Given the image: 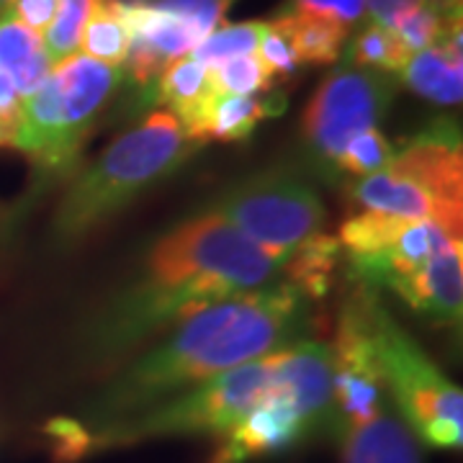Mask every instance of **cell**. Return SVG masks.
I'll return each mask as SVG.
<instances>
[{
    "label": "cell",
    "mask_w": 463,
    "mask_h": 463,
    "mask_svg": "<svg viewBox=\"0 0 463 463\" xmlns=\"http://www.w3.org/2000/svg\"><path fill=\"white\" fill-rule=\"evenodd\" d=\"M350 212L430 219L463 230L461 129L440 118L399 149L389 167L347 185Z\"/></svg>",
    "instance_id": "obj_4"
},
{
    "label": "cell",
    "mask_w": 463,
    "mask_h": 463,
    "mask_svg": "<svg viewBox=\"0 0 463 463\" xmlns=\"http://www.w3.org/2000/svg\"><path fill=\"white\" fill-rule=\"evenodd\" d=\"M24 121V99L0 72V149H16Z\"/></svg>",
    "instance_id": "obj_31"
},
{
    "label": "cell",
    "mask_w": 463,
    "mask_h": 463,
    "mask_svg": "<svg viewBox=\"0 0 463 463\" xmlns=\"http://www.w3.org/2000/svg\"><path fill=\"white\" fill-rule=\"evenodd\" d=\"M268 252L288 258L325 232L327 209L317 188L294 165L265 167L224 188L203 206Z\"/></svg>",
    "instance_id": "obj_7"
},
{
    "label": "cell",
    "mask_w": 463,
    "mask_h": 463,
    "mask_svg": "<svg viewBox=\"0 0 463 463\" xmlns=\"http://www.w3.org/2000/svg\"><path fill=\"white\" fill-rule=\"evenodd\" d=\"M283 263L224 219L201 212L149 248L137 281L88 325L85 353L99 364L118 361L212 304L279 286Z\"/></svg>",
    "instance_id": "obj_1"
},
{
    "label": "cell",
    "mask_w": 463,
    "mask_h": 463,
    "mask_svg": "<svg viewBox=\"0 0 463 463\" xmlns=\"http://www.w3.org/2000/svg\"><path fill=\"white\" fill-rule=\"evenodd\" d=\"M270 21L288 39L298 65L309 67L335 65L345 50L347 33H350L345 26L335 24L330 18L309 16V14L279 11Z\"/></svg>",
    "instance_id": "obj_18"
},
{
    "label": "cell",
    "mask_w": 463,
    "mask_h": 463,
    "mask_svg": "<svg viewBox=\"0 0 463 463\" xmlns=\"http://www.w3.org/2000/svg\"><path fill=\"white\" fill-rule=\"evenodd\" d=\"M276 364L279 350L248 364L234 365L175 397L152 404L149 410L100 428H85L78 420L85 430V456L178 435L224 438L260 399L273 392Z\"/></svg>",
    "instance_id": "obj_5"
},
{
    "label": "cell",
    "mask_w": 463,
    "mask_h": 463,
    "mask_svg": "<svg viewBox=\"0 0 463 463\" xmlns=\"http://www.w3.org/2000/svg\"><path fill=\"white\" fill-rule=\"evenodd\" d=\"M397 90L394 75L353 65H340L317 85L301 116V142L325 181H337L340 155L358 134L379 127Z\"/></svg>",
    "instance_id": "obj_8"
},
{
    "label": "cell",
    "mask_w": 463,
    "mask_h": 463,
    "mask_svg": "<svg viewBox=\"0 0 463 463\" xmlns=\"http://www.w3.org/2000/svg\"><path fill=\"white\" fill-rule=\"evenodd\" d=\"M258 57L268 67L273 83H281V80L294 78L298 72V67H301L297 54L291 50V44H288V39L273 26V21H265V32L260 36V44H258Z\"/></svg>",
    "instance_id": "obj_29"
},
{
    "label": "cell",
    "mask_w": 463,
    "mask_h": 463,
    "mask_svg": "<svg viewBox=\"0 0 463 463\" xmlns=\"http://www.w3.org/2000/svg\"><path fill=\"white\" fill-rule=\"evenodd\" d=\"M345 65L361 67V70H373V72H386V75H399L404 65L410 62V52L402 47L397 33L389 26L381 24H365L361 32L350 39L345 52Z\"/></svg>",
    "instance_id": "obj_22"
},
{
    "label": "cell",
    "mask_w": 463,
    "mask_h": 463,
    "mask_svg": "<svg viewBox=\"0 0 463 463\" xmlns=\"http://www.w3.org/2000/svg\"><path fill=\"white\" fill-rule=\"evenodd\" d=\"M343 250L337 237L319 232L304 245H298L283 263V281L297 288L309 304L330 294L335 270L340 265Z\"/></svg>",
    "instance_id": "obj_19"
},
{
    "label": "cell",
    "mask_w": 463,
    "mask_h": 463,
    "mask_svg": "<svg viewBox=\"0 0 463 463\" xmlns=\"http://www.w3.org/2000/svg\"><path fill=\"white\" fill-rule=\"evenodd\" d=\"M80 54L103 62L109 67H124L127 52H129V29L124 18L116 14L111 0H99L90 21L85 24V32L80 36Z\"/></svg>",
    "instance_id": "obj_21"
},
{
    "label": "cell",
    "mask_w": 463,
    "mask_h": 463,
    "mask_svg": "<svg viewBox=\"0 0 463 463\" xmlns=\"http://www.w3.org/2000/svg\"><path fill=\"white\" fill-rule=\"evenodd\" d=\"M281 11L330 18L350 32L353 26H358L364 21L365 0H286Z\"/></svg>",
    "instance_id": "obj_30"
},
{
    "label": "cell",
    "mask_w": 463,
    "mask_h": 463,
    "mask_svg": "<svg viewBox=\"0 0 463 463\" xmlns=\"http://www.w3.org/2000/svg\"><path fill=\"white\" fill-rule=\"evenodd\" d=\"M54 11H57V0H14L3 14L16 18L18 24H24L33 33L44 36L54 18Z\"/></svg>",
    "instance_id": "obj_32"
},
{
    "label": "cell",
    "mask_w": 463,
    "mask_h": 463,
    "mask_svg": "<svg viewBox=\"0 0 463 463\" xmlns=\"http://www.w3.org/2000/svg\"><path fill=\"white\" fill-rule=\"evenodd\" d=\"M463 32L461 21L450 24L443 39L417 52L399 72L397 80L407 85L420 99H428L438 106H458L463 99Z\"/></svg>",
    "instance_id": "obj_15"
},
{
    "label": "cell",
    "mask_w": 463,
    "mask_h": 463,
    "mask_svg": "<svg viewBox=\"0 0 463 463\" xmlns=\"http://www.w3.org/2000/svg\"><path fill=\"white\" fill-rule=\"evenodd\" d=\"M373 297H376L373 288L355 283V291L340 307L335 340L330 345L332 389H335V407L343 430L364 425L383 407H389V394L371 335Z\"/></svg>",
    "instance_id": "obj_9"
},
{
    "label": "cell",
    "mask_w": 463,
    "mask_h": 463,
    "mask_svg": "<svg viewBox=\"0 0 463 463\" xmlns=\"http://www.w3.org/2000/svg\"><path fill=\"white\" fill-rule=\"evenodd\" d=\"M147 96L178 118L188 139L206 145V116L219 96L209 67L196 62L191 54L181 57L160 72Z\"/></svg>",
    "instance_id": "obj_14"
},
{
    "label": "cell",
    "mask_w": 463,
    "mask_h": 463,
    "mask_svg": "<svg viewBox=\"0 0 463 463\" xmlns=\"http://www.w3.org/2000/svg\"><path fill=\"white\" fill-rule=\"evenodd\" d=\"M420 5H425V0H365V14L373 24L392 26L394 21L412 14Z\"/></svg>",
    "instance_id": "obj_33"
},
{
    "label": "cell",
    "mask_w": 463,
    "mask_h": 463,
    "mask_svg": "<svg viewBox=\"0 0 463 463\" xmlns=\"http://www.w3.org/2000/svg\"><path fill=\"white\" fill-rule=\"evenodd\" d=\"M199 147L167 109L145 116L67 185L52 219L54 242L67 248L90 237L145 191L175 175Z\"/></svg>",
    "instance_id": "obj_3"
},
{
    "label": "cell",
    "mask_w": 463,
    "mask_h": 463,
    "mask_svg": "<svg viewBox=\"0 0 463 463\" xmlns=\"http://www.w3.org/2000/svg\"><path fill=\"white\" fill-rule=\"evenodd\" d=\"M309 301L286 281L224 298L185 317L163 343L124 365L85 407L80 422L100 428L149 410L216 373L309 337Z\"/></svg>",
    "instance_id": "obj_2"
},
{
    "label": "cell",
    "mask_w": 463,
    "mask_h": 463,
    "mask_svg": "<svg viewBox=\"0 0 463 463\" xmlns=\"http://www.w3.org/2000/svg\"><path fill=\"white\" fill-rule=\"evenodd\" d=\"M265 32V21H240V24H222L214 32L206 33L191 52V57L206 67H216L232 57L255 54L260 36Z\"/></svg>",
    "instance_id": "obj_23"
},
{
    "label": "cell",
    "mask_w": 463,
    "mask_h": 463,
    "mask_svg": "<svg viewBox=\"0 0 463 463\" xmlns=\"http://www.w3.org/2000/svg\"><path fill=\"white\" fill-rule=\"evenodd\" d=\"M450 21L453 18H443L438 11H432L430 5L425 3L420 8H414L412 14H407V16L394 21L389 29L397 33V39L402 42L404 50L410 52V54H417V52L428 50V47H435L440 42V36L446 33Z\"/></svg>",
    "instance_id": "obj_27"
},
{
    "label": "cell",
    "mask_w": 463,
    "mask_h": 463,
    "mask_svg": "<svg viewBox=\"0 0 463 463\" xmlns=\"http://www.w3.org/2000/svg\"><path fill=\"white\" fill-rule=\"evenodd\" d=\"M96 5L99 0H57V11L50 29L42 36L52 62H62L67 57L78 54L85 24L90 21Z\"/></svg>",
    "instance_id": "obj_24"
},
{
    "label": "cell",
    "mask_w": 463,
    "mask_h": 463,
    "mask_svg": "<svg viewBox=\"0 0 463 463\" xmlns=\"http://www.w3.org/2000/svg\"><path fill=\"white\" fill-rule=\"evenodd\" d=\"M337 438L343 463H422L412 430L389 407L364 425L345 428Z\"/></svg>",
    "instance_id": "obj_16"
},
{
    "label": "cell",
    "mask_w": 463,
    "mask_h": 463,
    "mask_svg": "<svg viewBox=\"0 0 463 463\" xmlns=\"http://www.w3.org/2000/svg\"><path fill=\"white\" fill-rule=\"evenodd\" d=\"M212 78H214L216 93L222 96H258V93H270L273 78L263 65V60L255 54H242V57H232L222 65L209 67Z\"/></svg>",
    "instance_id": "obj_26"
},
{
    "label": "cell",
    "mask_w": 463,
    "mask_h": 463,
    "mask_svg": "<svg viewBox=\"0 0 463 463\" xmlns=\"http://www.w3.org/2000/svg\"><path fill=\"white\" fill-rule=\"evenodd\" d=\"M54 62L39 33L0 14V72L14 83L21 99H29L50 78Z\"/></svg>",
    "instance_id": "obj_17"
},
{
    "label": "cell",
    "mask_w": 463,
    "mask_h": 463,
    "mask_svg": "<svg viewBox=\"0 0 463 463\" xmlns=\"http://www.w3.org/2000/svg\"><path fill=\"white\" fill-rule=\"evenodd\" d=\"M307 438H312L307 422L294 404L273 389L224 438H219L212 463H245L255 456L283 453Z\"/></svg>",
    "instance_id": "obj_12"
},
{
    "label": "cell",
    "mask_w": 463,
    "mask_h": 463,
    "mask_svg": "<svg viewBox=\"0 0 463 463\" xmlns=\"http://www.w3.org/2000/svg\"><path fill=\"white\" fill-rule=\"evenodd\" d=\"M394 155H397V149H394V145L389 142V137L381 132L379 127L365 129L340 155L337 178L340 175H350L355 181L358 178H368L373 173H381L383 167H389V163L394 160Z\"/></svg>",
    "instance_id": "obj_25"
},
{
    "label": "cell",
    "mask_w": 463,
    "mask_h": 463,
    "mask_svg": "<svg viewBox=\"0 0 463 463\" xmlns=\"http://www.w3.org/2000/svg\"><path fill=\"white\" fill-rule=\"evenodd\" d=\"M432 11H438L443 18H456L461 16L463 0H425Z\"/></svg>",
    "instance_id": "obj_34"
},
{
    "label": "cell",
    "mask_w": 463,
    "mask_h": 463,
    "mask_svg": "<svg viewBox=\"0 0 463 463\" xmlns=\"http://www.w3.org/2000/svg\"><path fill=\"white\" fill-rule=\"evenodd\" d=\"M57 106L65 129L67 149L78 160L85 139L93 134L103 109L124 83V70L96 62L85 54H72L52 67Z\"/></svg>",
    "instance_id": "obj_11"
},
{
    "label": "cell",
    "mask_w": 463,
    "mask_h": 463,
    "mask_svg": "<svg viewBox=\"0 0 463 463\" xmlns=\"http://www.w3.org/2000/svg\"><path fill=\"white\" fill-rule=\"evenodd\" d=\"M371 335L389 402H394L404 425L428 446L461 450L463 394L443 376L428 353L383 309L379 297L371 301Z\"/></svg>",
    "instance_id": "obj_6"
},
{
    "label": "cell",
    "mask_w": 463,
    "mask_h": 463,
    "mask_svg": "<svg viewBox=\"0 0 463 463\" xmlns=\"http://www.w3.org/2000/svg\"><path fill=\"white\" fill-rule=\"evenodd\" d=\"M286 109L281 93L258 96H216L206 116V142H242L258 129V124L279 116Z\"/></svg>",
    "instance_id": "obj_20"
},
{
    "label": "cell",
    "mask_w": 463,
    "mask_h": 463,
    "mask_svg": "<svg viewBox=\"0 0 463 463\" xmlns=\"http://www.w3.org/2000/svg\"><path fill=\"white\" fill-rule=\"evenodd\" d=\"M155 8L165 11L167 16L188 24L201 39L224 24V16L234 5V0H147Z\"/></svg>",
    "instance_id": "obj_28"
},
{
    "label": "cell",
    "mask_w": 463,
    "mask_h": 463,
    "mask_svg": "<svg viewBox=\"0 0 463 463\" xmlns=\"http://www.w3.org/2000/svg\"><path fill=\"white\" fill-rule=\"evenodd\" d=\"M276 392L294 404L298 417L307 422L309 432L340 435L343 425L335 407L332 389V350L317 337H301L297 343L279 350L276 364Z\"/></svg>",
    "instance_id": "obj_10"
},
{
    "label": "cell",
    "mask_w": 463,
    "mask_h": 463,
    "mask_svg": "<svg viewBox=\"0 0 463 463\" xmlns=\"http://www.w3.org/2000/svg\"><path fill=\"white\" fill-rule=\"evenodd\" d=\"M11 3H14V0H0V14H3V11H5V8L11 5Z\"/></svg>",
    "instance_id": "obj_35"
},
{
    "label": "cell",
    "mask_w": 463,
    "mask_h": 463,
    "mask_svg": "<svg viewBox=\"0 0 463 463\" xmlns=\"http://www.w3.org/2000/svg\"><path fill=\"white\" fill-rule=\"evenodd\" d=\"M412 312L435 325L461 327L463 315V242L450 240L428 263L389 286Z\"/></svg>",
    "instance_id": "obj_13"
}]
</instances>
